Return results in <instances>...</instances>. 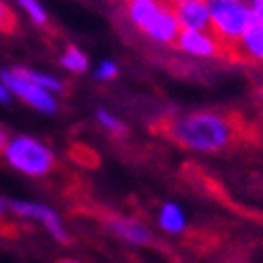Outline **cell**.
Wrapping results in <instances>:
<instances>
[{
  "instance_id": "cell-1",
  "label": "cell",
  "mask_w": 263,
  "mask_h": 263,
  "mask_svg": "<svg viewBox=\"0 0 263 263\" xmlns=\"http://www.w3.org/2000/svg\"><path fill=\"white\" fill-rule=\"evenodd\" d=\"M167 135L182 148L197 152H216L231 146L238 137V124L231 116L216 111H195L167 122Z\"/></svg>"
},
{
  "instance_id": "cell-2",
  "label": "cell",
  "mask_w": 263,
  "mask_h": 263,
  "mask_svg": "<svg viewBox=\"0 0 263 263\" xmlns=\"http://www.w3.org/2000/svg\"><path fill=\"white\" fill-rule=\"evenodd\" d=\"M128 20L137 30H141L152 41L172 45L180 34V24L176 20L174 7L165 0H126Z\"/></svg>"
},
{
  "instance_id": "cell-3",
  "label": "cell",
  "mask_w": 263,
  "mask_h": 263,
  "mask_svg": "<svg viewBox=\"0 0 263 263\" xmlns=\"http://www.w3.org/2000/svg\"><path fill=\"white\" fill-rule=\"evenodd\" d=\"M210 11V32L233 58V47L253 22V11L244 0H205Z\"/></svg>"
},
{
  "instance_id": "cell-4",
  "label": "cell",
  "mask_w": 263,
  "mask_h": 263,
  "mask_svg": "<svg viewBox=\"0 0 263 263\" xmlns=\"http://www.w3.org/2000/svg\"><path fill=\"white\" fill-rule=\"evenodd\" d=\"M3 154L11 167H15L17 172L26 176L41 178L49 174L51 167H54V152L43 146L39 139L28 135H17L9 139Z\"/></svg>"
},
{
  "instance_id": "cell-5",
  "label": "cell",
  "mask_w": 263,
  "mask_h": 263,
  "mask_svg": "<svg viewBox=\"0 0 263 263\" xmlns=\"http://www.w3.org/2000/svg\"><path fill=\"white\" fill-rule=\"evenodd\" d=\"M0 82L11 90V95L20 97L22 101H26L36 111H43V114H54L56 111L54 95H51L49 90L36 86L32 80H28V77L22 73V69H5V71H0Z\"/></svg>"
},
{
  "instance_id": "cell-6",
  "label": "cell",
  "mask_w": 263,
  "mask_h": 263,
  "mask_svg": "<svg viewBox=\"0 0 263 263\" xmlns=\"http://www.w3.org/2000/svg\"><path fill=\"white\" fill-rule=\"evenodd\" d=\"M7 205H9L17 216L39 220V222H41V225L47 229V233L51 235V238L58 240L60 244H67V242H69V233H67V229H64L60 216H58L49 205L34 203V201H9Z\"/></svg>"
},
{
  "instance_id": "cell-7",
  "label": "cell",
  "mask_w": 263,
  "mask_h": 263,
  "mask_svg": "<svg viewBox=\"0 0 263 263\" xmlns=\"http://www.w3.org/2000/svg\"><path fill=\"white\" fill-rule=\"evenodd\" d=\"M176 45L186 51L191 56H199V58H220L227 56L225 47L218 43V39L210 32V30H180Z\"/></svg>"
},
{
  "instance_id": "cell-8",
  "label": "cell",
  "mask_w": 263,
  "mask_h": 263,
  "mask_svg": "<svg viewBox=\"0 0 263 263\" xmlns=\"http://www.w3.org/2000/svg\"><path fill=\"white\" fill-rule=\"evenodd\" d=\"M180 30H210V11L205 0H186L174 7Z\"/></svg>"
},
{
  "instance_id": "cell-9",
  "label": "cell",
  "mask_w": 263,
  "mask_h": 263,
  "mask_svg": "<svg viewBox=\"0 0 263 263\" xmlns=\"http://www.w3.org/2000/svg\"><path fill=\"white\" fill-rule=\"evenodd\" d=\"M105 225H107V229L111 233H116L118 238H122L130 244H150L152 242V233L141 220L128 218V216H107Z\"/></svg>"
},
{
  "instance_id": "cell-10",
  "label": "cell",
  "mask_w": 263,
  "mask_h": 263,
  "mask_svg": "<svg viewBox=\"0 0 263 263\" xmlns=\"http://www.w3.org/2000/svg\"><path fill=\"white\" fill-rule=\"evenodd\" d=\"M233 60L263 62V24L251 22L242 39L233 47Z\"/></svg>"
},
{
  "instance_id": "cell-11",
  "label": "cell",
  "mask_w": 263,
  "mask_h": 263,
  "mask_svg": "<svg viewBox=\"0 0 263 263\" xmlns=\"http://www.w3.org/2000/svg\"><path fill=\"white\" fill-rule=\"evenodd\" d=\"M159 225L169 233H182L186 227V218H184L182 208L176 203H165L159 212Z\"/></svg>"
},
{
  "instance_id": "cell-12",
  "label": "cell",
  "mask_w": 263,
  "mask_h": 263,
  "mask_svg": "<svg viewBox=\"0 0 263 263\" xmlns=\"http://www.w3.org/2000/svg\"><path fill=\"white\" fill-rule=\"evenodd\" d=\"M60 64L71 73H84L88 69V58L80 47L71 45V47H67V51H64V56L60 58Z\"/></svg>"
},
{
  "instance_id": "cell-13",
  "label": "cell",
  "mask_w": 263,
  "mask_h": 263,
  "mask_svg": "<svg viewBox=\"0 0 263 263\" xmlns=\"http://www.w3.org/2000/svg\"><path fill=\"white\" fill-rule=\"evenodd\" d=\"M22 73L28 77V80H32L36 86H41V88L49 90L51 95H54V92H62V90H64V84L58 80V77H54V75L36 73V71H30V69H22Z\"/></svg>"
},
{
  "instance_id": "cell-14",
  "label": "cell",
  "mask_w": 263,
  "mask_h": 263,
  "mask_svg": "<svg viewBox=\"0 0 263 263\" xmlns=\"http://www.w3.org/2000/svg\"><path fill=\"white\" fill-rule=\"evenodd\" d=\"M20 3V7L28 13V17L34 22V24H39V26H43L45 22H47V13H45V9H43V5L39 3V0H17Z\"/></svg>"
},
{
  "instance_id": "cell-15",
  "label": "cell",
  "mask_w": 263,
  "mask_h": 263,
  "mask_svg": "<svg viewBox=\"0 0 263 263\" xmlns=\"http://www.w3.org/2000/svg\"><path fill=\"white\" fill-rule=\"evenodd\" d=\"M97 120H99L105 128H107L109 133H114V135H122L124 130H126V126H124L120 120H118L116 116H111L107 109H99V111H97Z\"/></svg>"
},
{
  "instance_id": "cell-16",
  "label": "cell",
  "mask_w": 263,
  "mask_h": 263,
  "mask_svg": "<svg viewBox=\"0 0 263 263\" xmlns=\"http://www.w3.org/2000/svg\"><path fill=\"white\" fill-rule=\"evenodd\" d=\"M116 75H118V64L111 62V60H103L97 67V71H95V77L99 82H109V80H114Z\"/></svg>"
},
{
  "instance_id": "cell-17",
  "label": "cell",
  "mask_w": 263,
  "mask_h": 263,
  "mask_svg": "<svg viewBox=\"0 0 263 263\" xmlns=\"http://www.w3.org/2000/svg\"><path fill=\"white\" fill-rule=\"evenodd\" d=\"M0 28H3V30L13 28V17H11V11L5 7L3 0H0Z\"/></svg>"
},
{
  "instance_id": "cell-18",
  "label": "cell",
  "mask_w": 263,
  "mask_h": 263,
  "mask_svg": "<svg viewBox=\"0 0 263 263\" xmlns=\"http://www.w3.org/2000/svg\"><path fill=\"white\" fill-rule=\"evenodd\" d=\"M251 11H253V20L263 24V0H251Z\"/></svg>"
},
{
  "instance_id": "cell-19",
  "label": "cell",
  "mask_w": 263,
  "mask_h": 263,
  "mask_svg": "<svg viewBox=\"0 0 263 263\" xmlns=\"http://www.w3.org/2000/svg\"><path fill=\"white\" fill-rule=\"evenodd\" d=\"M11 90L3 84V82H0V103H11Z\"/></svg>"
},
{
  "instance_id": "cell-20",
  "label": "cell",
  "mask_w": 263,
  "mask_h": 263,
  "mask_svg": "<svg viewBox=\"0 0 263 263\" xmlns=\"http://www.w3.org/2000/svg\"><path fill=\"white\" fill-rule=\"evenodd\" d=\"M7 141H9V137H7V133L3 128H0V152L5 150V146H7Z\"/></svg>"
},
{
  "instance_id": "cell-21",
  "label": "cell",
  "mask_w": 263,
  "mask_h": 263,
  "mask_svg": "<svg viewBox=\"0 0 263 263\" xmlns=\"http://www.w3.org/2000/svg\"><path fill=\"white\" fill-rule=\"evenodd\" d=\"M165 3H167L169 7H176V5H180V3H186V0H165Z\"/></svg>"
},
{
  "instance_id": "cell-22",
  "label": "cell",
  "mask_w": 263,
  "mask_h": 263,
  "mask_svg": "<svg viewBox=\"0 0 263 263\" xmlns=\"http://www.w3.org/2000/svg\"><path fill=\"white\" fill-rule=\"evenodd\" d=\"M3 212H7V201L0 199V214H3Z\"/></svg>"
},
{
  "instance_id": "cell-23",
  "label": "cell",
  "mask_w": 263,
  "mask_h": 263,
  "mask_svg": "<svg viewBox=\"0 0 263 263\" xmlns=\"http://www.w3.org/2000/svg\"><path fill=\"white\" fill-rule=\"evenodd\" d=\"M60 263H77V261H75V259H62Z\"/></svg>"
},
{
  "instance_id": "cell-24",
  "label": "cell",
  "mask_w": 263,
  "mask_h": 263,
  "mask_svg": "<svg viewBox=\"0 0 263 263\" xmlns=\"http://www.w3.org/2000/svg\"><path fill=\"white\" fill-rule=\"evenodd\" d=\"M261 97H263V88H261Z\"/></svg>"
}]
</instances>
